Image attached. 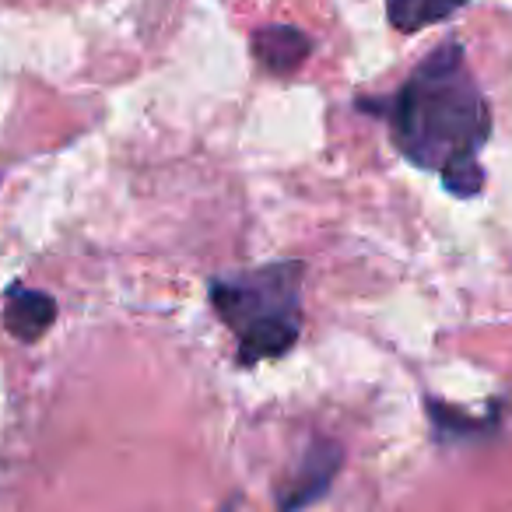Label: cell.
Instances as JSON below:
<instances>
[{
    "label": "cell",
    "instance_id": "cell-4",
    "mask_svg": "<svg viewBox=\"0 0 512 512\" xmlns=\"http://www.w3.org/2000/svg\"><path fill=\"white\" fill-rule=\"evenodd\" d=\"M57 320V302L46 292L36 288H11L8 306H4V327L18 337V341L32 344L46 334Z\"/></svg>",
    "mask_w": 512,
    "mask_h": 512
},
{
    "label": "cell",
    "instance_id": "cell-3",
    "mask_svg": "<svg viewBox=\"0 0 512 512\" xmlns=\"http://www.w3.org/2000/svg\"><path fill=\"white\" fill-rule=\"evenodd\" d=\"M337 470H341V446H334V442H316V446L306 453V463L295 470L292 488L278 498V509L302 512L306 505H313L316 498L327 495Z\"/></svg>",
    "mask_w": 512,
    "mask_h": 512
},
{
    "label": "cell",
    "instance_id": "cell-2",
    "mask_svg": "<svg viewBox=\"0 0 512 512\" xmlns=\"http://www.w3.org/2000/svg\"><path fill=\"white\" fill-rule=\"evenodd\" d=\"M302 274V260H278L211 281V306L239 341L242 365L271 362L295 348L302 334Z\"/></svg>",
    "mask_w": 512,
    "mask_h": 512
},
{
    "label": "cell",
    "instance_id": "cell-6",
    "mask_svg": "<svg viewBox=\"0 0 512 512\" xmlns=\"http://www.w3.org/2000/svg\"><path fill=\"white\" fill-rule=\"evenodd\" d=\"M460 8H467V0H386V18L397 32L414 36L428 25L453 18Z\"/></svg>",
    "mask_w": 512,
    "mask_h": 512
},
{
    "label": "cell",
    "instance_id": "cell-5",
    "mask_svg": "<svg viewBox=\"0 0 512 512\" xmlns=\"http://www.w3.org/2000/svg\"><path fill=\"white\" fill-rule=\"evenodd\" d=\"M253 50L260 67L271 74H292L302 60L313 50V39L299 29H288V25H271V29H260L253 36Z\"/></svg>",
    "mask_w": 512,
    "mask_h": 512
},
{
    "label": "cell",
    "instance_id": "cell-1",
    "mask_svg": "<svg viewBox=\"0 0 512 512\" xmlns=\"http://www.w3.org/2000/svg\"><path fill=\"white\" fill-rule=\"evenodd\" d=\"M358 106L383 116L400 155L435 172L453 197L484 190L481 151L491 137V109L456 39L435 46L390 99Z\"/></svg>",
    "mask_w": 512,
    "mask_h": 512
}]
</instances>
